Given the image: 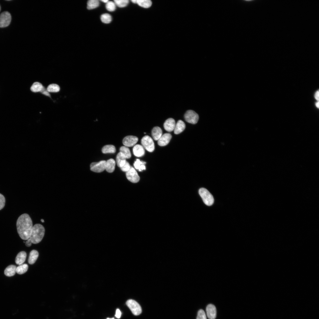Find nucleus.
<instances>
[{
    "label": "nucleus",
    "instance_id": "obj_1",
    "mask_svg": "<svg viewBox=\"0 0 319 319\" xmlns=\"http://www.w3.org/2000/svg\"><path fill=\"white\" fill-rule=\"evenodd\" d=\"M17 232L22 240H27L30 238L33 228L32 219L27 214L20 215L16 222Z\"/></svg>",
    "mask_w": 319,
    "mask_h": 319
},
{
    "label": "nucleus",
    "instance_id": "obj_2",
    "mask_svg": "<svg viewBox=\"0 0 319 319\" xmlns=\"http://www.w3.org/2000/svg\"><path fill=\"white\" fill-rule=\"evenodd\" d=\"M45 233V229L43 226L40 224H36L33 227L29 239L32 243H39L43 238Z\"/></svg>",
    "mask_w": 319,
    "mask_h": 319
},
{
    "label": "nucleus",
    "instance_id": "obj_3",
    "mask_svg": "<svg viewBox=\"0 0 319 319\" xmlns=\"http://www.w3.org/2000/svg\"><path fill=\"white\" fill-rule=\"evenodd\" d=\"M199 193L205 204L208 206L213 204L214 198L207 189L204 188H201L199 190Z\"/></svg>",
    "mask_w": 319,
    "mask_h": 319
},
{
    "label": "nucleus",
    "instance_id": "obj_4",
    "mask_svg": "<svg viewBox=\"0 0 319 319\" xmlns=\"http://www.w3.org/2000/svg\"><path fill=\"white\" fill-rule=\"evenodd\" d=\"M126 304L134 315H138L141 313V307L139 304L135 300L132 299L128 300Z\"/></svg>",
    "mask_w": 319,
    "mask_h": 319
},
{
    "label": "nucleus",
    "instance_id": "obj_5",
    "mask_svg": "<svg viewBox=\"0 0 319 319\" xmlns=\"http://www.w3.org/2000/svg\"><path fill=\"white\" fill-rule=\"evenodd\" d=\"M142 146L147 151L152 152L154 149V145L152 139L148 136H145L141 139Z\"/></svg>",
    "mask_w": 319,
    "mask_h": 319
},
{
    "label": "nucleus",
    "instance_id": "obj_6",
    "mask_svg": "<svg viewBox=\"0 0 319 319\" xmlns=\"http://www.w3.org/2000/svg\"><path fill=\"white\" fill-rule=\"evenodd\" d=\"M185 121L190 123L196 124L199 119L198 115L194 111L189 110L186 111L184 115Z\"/></svg>",
    "mask_w": 319,
    "mask_h": 319
},
{
    "label": "nucleus",
    "instance_id": "obj_7",
    "mask_svg": "<svg viewBox=\"0 0 319 319\" xmlns=\"http://www.w3.org/2000/svg\"><path fill=\"white\" fill-rule=\"evenodd\" d=\"M11 16L9 12H4L0 14V27H4L8 26L11 21Z\"/></svg>",
    "mask_w": 319,
    "mask_h": 319
},
{
    "label": "nucleus",
    "instance_id": "obj_8",
    "mask_svg": "<svg viewBox=\"0 0 319 319\" xmlns=\"http://www.w3.org/2000/svg\"><path fill=\"white\" fill-rule=\"evenodd\" d=\"M106 161L101 160L98 162H93L90 165L91 171L96 172H100L105 170Z\"/></svg>",
    "mask_w": 319,
    "mask_h": 319
},
{
    "label": "nucleus",
    "instance_id": "obj_9",
    "mask_svg": "<svg viewBox=\"0 0 319 319\" xmlns=\"http://www.w3.org/2000/svg\"><path fill=\"white\" fill-rule=\"evenodd\" d=\"M126 175L128 180L133 183H137L140 179V177L137 172L131 166L130 169L126 172Z\"/></svg>",
    "mask_w": 319,
    "mask_h": 319
},
{
    "label": "nucleus",
    "instance_id": "obj_10",
    "mask_svg": "<svg viewBox=\"0 0 319 319\" xmlns=\"http://www.w3.org/2000/svg\"><path fill=\"white\" fill-rule=\"evenodd\" d=\"M138 138L134 136H128L125 137L123 140V145L127 147L134 146L137 142Z\"/></svg>",
    "mask_w": 319,
    "mask_h": 319
},
{
    "label": "nucleus",
    "instance_id": "obj_11",
    "mask_svg": "<svg viewBox=\"0 0 319 319\" xmlns=\"http://www.w3.org/2000/svg\"><path fill=\"white\" fill-rule=\"evenodd\" d=\"M207 315L209 319H215L216 317L217 310L215 306L213 304H209L206 309Z\"/></svg>",
    "mask_w": 319,
    "mask_h": 319
},
{
    "label": "nucleus",
    "instance_id": "obj_12",
    "mask_svg": "<svg viewBox=\"0 0 319 319\" xmlns=\"http://www.w3.org/2000/svg\"><path fill=\"white\" fill-rule=\"evenodd\" d=\"M172 138L171 135L169 133H165L162 135L158 140V144L161 146L167 145Z\"/></svg>",
    "mask_w": 319,
    "mask_h": 319
},
{
    "label": "nucleus",
    "instance_id": "obj_13",
    "mask_svg": "<svg viewBox=\"0 0 319 319\" xmlns=\"http://www.w3.org/2000/svg\"><path fill=\"white\" fill-rule=\"evenodd\" d=\"M175 124V120L172 118H170L164 122V127L166 131L171 132L174 130Z\"/></svg>",
    "mask_w": 319,
    "mask_h": 319
},
{
    "label": "nucleus",
    "instance_id": "obj_14",
    "mask_svg": "<svg viewBox=\"0 0 319 319\" xmlns=\"http://www.w3.org/2000/svg\"><path fill=\"white\" fill-rule=\"evenodd\" d=\"M134 155L137 157H141L143 156L145 154V150L144 147L139 144H136L134 146L133 149Z\"/></svg>",
    "mask_w": 319,
    "mask_h": 319
},
{
    "label": "nucleus",
    "instance_id": "obj_15",
    "mask_svg": "<svg viewBox=\"0 0 319 319\" xmlns=\"http://www.w3.org/2000/svg\"><path fill=\"white\" fill-rule=\"evenodd\" d=\"M185 127V125L182 121L179 120L175 124L174 129L175 134H178L183 132Z\"/></svg>",
    "mask_w": 319,
    "mask_h": 319
},
{
    "label": "nucleus",
    "instance_id": "obj_16",
    "mask_svg": "<svg viewBox=\"0 0 319 319\" xmlns=\"http://www.w3.org/2000/svg\"><path fill=\"white\" fill-rule=\"evenodd\" d=\"M115 162L113 159H110L106 161L105 170L108 172H113L115 170Z\"/></svg>",
    "mask_w": 319,
    "mask_h": 319
},
{
    "label": "nucleus",
    "instance_id": "obj_17",
    "mask_svg": "<svg viewBox=\"0 0 319 319\" xmlns=\"http://www.w3.org/2000/svg\"><path fill=\"white\" fill-rule=\"evenodd\" d=\"M152 135L154 140H158L162 135L161 129L158 126L154 127L152 130Z\"/></svg>",
    "mask_w": 319,
    "mask_h": 319
},
{
    "label": "nucleus",
    "instance_id": "obj_18",
    "mask_svg": "<svg viewBox=\"0 0 319 319\" xmlns=\"http://www.w3.org/2000/svg\"><path fill=\"white\" fill-rule=\"evenodd\" d=\"M27 256L26 253L24 251L19 252L16 257L15 262L18 265L22 264L25 261Z\"/></svg>",
    "mask_w": 319,
    "mask_h": 319
},
{
    "label": "nucleus",
    "instance_id": "obj_19",
    "mask_svg": "<svg viewBox=\"0 0 319 319\" xmlns=\"http://www.w3.org/2000/svg\"><path fill=\"white\" fill-rule=\"evenodd\" d=\"M126 158L124 155L121 152H119L117 155L116 161L117 166L121 168L126 162Z\"/></svg>",
    "mask_w": 319,
    "mask_h": 319
},
{
    "label": "nucleus",
    "instance_id": "obj_20",
    "mask_svg": "<svg viewBox=\"0 0 319 319\" xmlns=\"http://www.w3.org/2000/svg\"><path fill=\"white\" fill-rule=\"evenodd\" d=\"M16 266L11 265L7 266L5 269L4 273L7 276H12L15 275L16 273Z\"/></svg>",
    "mask_w": 319,
    "mask_h": 319
},
{
    "label": "nucleus",
    "instance_id": "obj_21",
    "mask_svg": "<svg viewBox=\"0 0 319 319\" xmlns=\"http://www.w3.org/2000/svg\"><path fill=\"white\" fill-rule=\"evenodd\" d=\"M39 256V253L36 250H33L30 253L28 259V263L30 264H34L36 261Z\"/></svg>",
    "mask_w": 319,
    "mask_h": 319
},
{
    "label": "nucleus",
    "instance_id": "obj_22",
    "mask_svg": "<svg viewBox=\"0 0 319 319\" xmlns=\"http://www.w3.org/2000/svg\"><path fill=\"white\" fill-rule=\"evenodd\" d=\"M146 162L144 161H141L140 160L137 159L134 162V165L135 168L138 170L139 171H142L146 169L145 165Z\"/></svg>",
    "mask_w": 319,
    "mask_h": 319
},
{
    "label": "nucleus",
    "instance_id": "obj_23",
    "mask_svg": "<svg viewBox=\"0 0 319 319\" xmlns=\"http://www.w3.org/2000/svg\"><path fill=\"white\" fill-rule=\"evenodd\" d=\"M102 151L104 154L114 153L116 152V149L115 147L113 145H107L104 146L102 147Z\"/></svg>",
    "mask_w": 319,
    "mask_h": 319
},
{
    "label": "nucleus",
    "instance_id": "obj_24",
    "mask_svg": "<svg viewBox=\"0 0 319 319\" xmlns=\"http://www.w3.org/2000/svg\"><path fill=\"white\" fill-rule=\"evenodd\" d=\"M44 87L40 83L36 82L34 83L30 88V89L33 92H41Z\"/></svg>",
    "mask_w": 319,
    "mask_h": 319
},
{
    "label": "nucleus",
    "instance_id": "obj_25",
    "mask_svg": "<svg viewBox=\"0 0 319 319\" xmlns=\"http://www.w3.org/2000/svg\"><path fill=\"white\" fill-rule=\"evenodd\" d=\"M136 4L141 7L147 8L151 6L152 2L150 0H137Z\"/></svg>",
    "mask_w": 319,
    "mask_h": 319
},
{
    "label": "nucleus",
    "instance_id": "obj_26",
    "mask_svg": "<svg viewBox=\"0 0 319 319\" xmlns=\"http://www.w3.org/2000/svg\"><path fill=\"white\" fill-rule=\"evenodd\" d=\"M28 268V266L26 264L20 265L17 267L16 272L19 274H23L27 272Z\"/></svg>",
    "mask_w": 319,
    "mask_h": 319
},
{
    "label": "nucleus",
    "instance_id": "obj_27",
    "mask_svg": "<svg viewBox=\"0 0 319 319\" xmlns=\"http://www.w3.org/2000/svg\"><path fill=\"white\" fill-rule=\"evenodd\" d=\"M99 2L98 0H89L87 2V8L92 9L99 6Z\"/></svg>",
    "mask_w": 319,
    "mask_h": 319
},
{
    "label": "nucleus",
    "instance_id": "obj_28",
    "mask_svg": "<svg viewBox=\"0 0 319 319\" xmlns=\"http://www.w3.org/2000/svg\"><path fill=\"white\" fill-rule=\"evenodd\" d=\"M120 151L124 155L126 159H129L131 157V153L128 147L125 146L121 147L120 148Z\"/></svg>",
    "mask_w": 319,
    "mask_h": 319
},
{
    "label": "nucleus",
    "instance_id": "obj_29",
    "mask_svg": "<svg viewBox=\"0 0 319 319\" xmlns=\"http://www.w3.org/2000/svg\"><path fill=\"white\" fill-rule=\"evenodd\" d=\"M60 89V87L58 84H52L48 86L47 90L48 92H59Z\"/></svg>",
    "mask_w": 319,
    "mask_h": 319
},
{
    "label": "nucleus",
    "instance_id": "obj_30",
    "mask_svg": "<svg viewBox=\"0 0 319 319\" xmlns=\"http://www.w3.org/2000/svg\"><path fill=\"white\" fill-rule=\"evenodd\" d=\"M101 21L105 23H110L112 20L111 15L105 13L102 14L100 17Z\"/></svg>",
    "mask_w": 319,
    "mask_h": 319
},
{
    "label": "nucleus",
    "instance_id": "obj_31",
    "mask_svg": "<svg viewBox=\"0 0 319 319\" xmlns=\"http://www.w3.org/2000/svg\"><path fill=\"white\" fill-rule=\"evenodd\" d=\"M116 6L119 7H123L126 6L129 3L128 0H114Z\"/></svg>",
    "mask_w": 319,
    "mask_h": 319
},
{
    "label": "nucleus",
    "instance_id": "obj_32",
    "mask_svg": "<svg viewBox=\"0 0 319 319\" xmlns=\"http://www.w3.org/2000/svg\"><path fill=\"white\" fill-rule=\"evenodd\" d=\"M105 7L108 11L113 12L115 10L116 5L114 2L109 1L106 3Z\"/></svg>",
    "mask_w": 319,
    "mask_h": 319
},
{
    "label": "nucleus",
    "instance_id": "obj_33",
    "mask_svg": "<svg viewBox=\"0 0 319 319\" xmlns=\"http://www.w3.org/2000/svg\"><path fill=\"white\" fill-rule=\"evenodd\" d=\"M196 319H206V315L204 310L200 309L198 311Z\"/></svg>",
    "mask_w": 319,
    "mask_h": 319
},
{
    "label": "nucleus",
    "instance_id": "obj_34",
    "mask_svg": "<svg viewBox=\"0 0 319 319\" xmlns=\"http://www.w3.org/2000/svg\"><path fill=\"white\" fill-rule=\"evenodd\" d=\"M5 203V199L4 196L0 193V210L4 206Z\"/></svg>",
    "mask_w": 319,
    "mask_h": 319
},
{
    "label": "nucleus",
    "instance_id": "obj_35",
    "mask_svg": "<svg viewBox=\"0 0 319 319\" xmlns=\"http://www.w3.org/2000/svg\"><path fill=\"white\" fill-rule=\"evenodd\" d=\"M131 167L129 163L126 161L125 164L120 168L122 171L126 172L130 169Z\"/></svg>",
    "mask_w": 319,
    "mask_h": 319
},
{
    "label": "nucleus",
    "instance_id": "obj_36",
    "mask_svg": "<svg viewBox=\"0 0 319 319\" xmlns=\"http://www.w3.org/2000/svg\"><path fill=\"white\" fill-rule=\"evenodd\" d=\"M121 312L120 310L119 309H117L115 315V317L118 318H119L121 317Z\"/></svg>",
    "mask_w": 319,
    "mask_h": 319
},
{
    "label": "nucleus",
    "instance_id": "obj_37",
    "mask_svg": "<svg viewBox=\"0 0 319 319\" xmlns=\"http://www.w3.org/2000/svg\"><path fill=\"white\" fill-rule=\"evenodd\" d=\"M40 92L43 95L50 97V94L47 90L45 89L44 87Z\"/></svg>",
    "mask_w": 319,
    "mask_h": 319
},
{
    "label": "nucleus",
    "instance_id": "obj_38",
    "mask_svg": "<svg viewBox=\"0 0 319 319\" xmlns=\"http://www.w3.org/2000/svg\"><path fill=\"white\" fill-rule=\"evenodd\" d=\"M32 243L30 239L29 238L27 240V241L25 242V245L27 247H30Z\"/></svg>",
    "mask_w": 319,
    "mask_h": 319
},
{
    "label": "nucleus",
    "instance_id": "obj_39",
    "mask_svg": "<svg viewBox=\"0 0 319 319\" xmlns=\"http://www.w3.org/2000/svg\"><path fill=\"white\" fill-rule=\"evenodd\" d=\"M319 91H317L315 94L314 97L316 100L318 101L319 100Z\"/></svg>",
    "mask_w": 319,
    "mask_h": 319
},
{
    "label": "nucleus",
    "instance_id": "obj_40",
    "mask_svg": "<svg viewBox=\"0 0 319 319\" xmlns=\"http://www.w3.org/2000/svg\"><path fill=\"white\" fill-rule=\"evenodd\" d=\"M100 1L102 2H104V3H107L109 1L108 0H100Z\"/></svg>",
    "mask_w": 319,
    "mask_h": 319
},
{
    "label": "nucleus",
    "instance_id": "obj_41",
    "mask_svg": "<svg viewBox=\"0 0 319 319\" xmlns=\"http://www.w3.org/2000/svg\"><path fill=\"white\" fill-rule=\"evenodd\" d=\"M137 0H131V1L133 3L136 4L137 3Z\"/></svg>",
    "mask_w": 319,
    "mask_h": 319
},
{
    "label": "nucleus",
    "instance_id": "obj_42",
    "mask_svg": "<svg viewBox=\"0 0 319 319\" xmlns=\"http://www.w3.org/2000/svg\"><path fill=\"white\" fill-rule=\"evenodd\" d=\"M319 102L318 101L315 103V105L316 107L318 108H319Z\"/></svg>",
    "mask_w": 319,
    "mask_h": 319
},
{
    "label": "nucleus",
    "instance_id": "obj_43",
    "mask_svg": "<svg viewBox=\"0 0 319 319\" xmlns=\"http://www.w3.org/2000/svg\"><path fill=\"white\" fill-rule=\"evenodd\" d=\"M107 319H114V318H107Z\"/></svg>",
    "mask_w": 319,
    "mask_h": 319
},
{
    "label": "nucleus",
    "instance_id": "obj_44",
    "mask_svg": "<svg viewBox=\"0 0 319 319\" xmlns=\"http://www.w3.org/2000/svg\"><path fill=\"white\" fill-rule=\"evenodd\" d=\"M41 221H42V222H44V221L43 219H41Z\"/></svg>",
    "mask_w": 319,
    "mask_h": 319
},
{
    "label": "nucleus",
    "instance_id": "obj_45",
    "mask_svg": "<svg viewBox=\"0 0 319 319\" xmlns=\"http://www.w3.org/2000/svg\"><path fill=\"white\" fill-rule=\"evenodd\" d=\"M1 6H0V10H1Z\"/></svg>",
    "mask_w": 319,
    "mask_h": 319
}]
</instances>
